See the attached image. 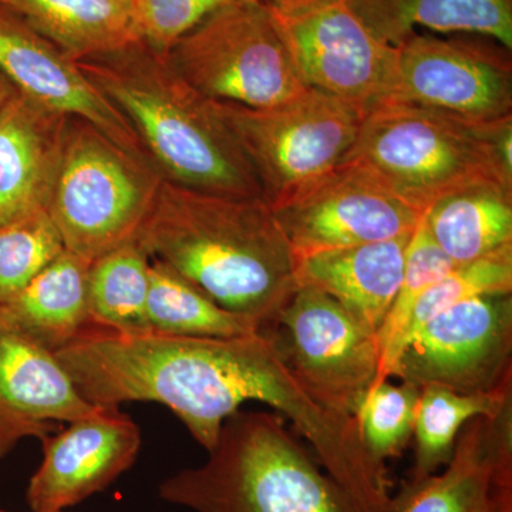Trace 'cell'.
<instances>
[{
	"label": "cell",
	"instance_id": "cell-1",
	"mask_svg": "<svg viewBox=\"0 0 512 512\" xmlns=\"http://www.w3.org/2000/svg\"><path fill=\"white\" fill-rule=\"evenodd\" d=\"M87 402L164 404L210 451L224 421L245 402L284 409L292 376L271 339L124 336L93 326L55 353Z\"/></svg>",
	"mask_w": 512,
	"mask_h": 512
},
{
	"label": "cell",
	"instance_id": "cell-7",
	"mask_svg": "<svg viewBox=\"0 0 512 512\" xmlns=\"http://www.w3.org/2000/svg\"><path fill=\"white\" fill-rule=\"evenodd\" d=\"M164 57L192 89L220 103L264 109L308 89L262 0L218 9Z\"/></svg>",
	"mask_w": 512,
	"mask_h": 512
},
{
	"label": "cell",
	"instance_id": "cell-20",
	"mask_svg": "<svg viewBox=\"0 0 512 512\" xmlns=\"http://www.w3.org/2000/svg\"><path fill=\"white\" fill-rule=\"evenodd\" d=\"M92 261L64 249L15 298L0 305V326L56 353L93 328L87 301Z\"/></svg>",
	"mask_w": 512,
	"mask_h": 512
},
{
	"label": "cell",
	"instance_id": "cell-6",
	"mask_svg": "<svg viewBox=\"0 0 512 512\" xmlns=\"http://www.w3.org/2000/svg\"><path fill=\"white\" fill-rule=\"evenodd\" d=\"M161 184L147 160L67 117L46 212L64 248L93 262L136 239Z\"/></svg>",
	"mask_w": 512,
	"mask_h": 512
},
{
	"label": "cell",
	"instance_id": "cell-26",
	"mask_svg": "<svg viewBox=\"0 0 512 512\" xmlns=\"http://www.w3.org/2000/svg\"><path fill=\"white\" fill-rule=\"evenodd\" d=\"M512 403V389L461 394L440 387L421 389L414 417L416 456L410 480L417 485L446 466L461 429L474 417L494 416Z\"/></svg>",
	"mask_w": 512,
	"mask_h": 512
},
{
	"label": "cell",
	"instance_id": "cell-25",
	"mask_svg": "<svg viewBox=\"0 0 512 512\" xmlns=\"http://www.w3.org/2000/svg\"><path fill=\"white\" fill-rule=\"evenodd\" d=\"M147 318L151 332L191 338H238L259 332L254 323L225 311L171 266L151 258Z\"/></svg>",
	"mask_w": 512,
	"mask_h": 512
},
{
	"label": "cell",
	"instance_id": "cell-5",
	"mask_svg": "<svg viewBox=\"0 0 512 512\" xmlns=\"http://www.w3.org/2000/svg\"><path fill=\"white\" fill-rule=\"evenodd\" d=\"M343 161L362 165L426 214L434 202L470 185L498 183L512 190V116L470 120L384 101L366 114Z\"/></svg>",
	"mask_w": 512,
	"mask_h": 512
},
{
	"label": "cell",
	"instance_id": "cell-30",
	"mask_svg": "<svg viewBox=\"0 0 512 512\" xmlns=\"http://www.w3.org/2000/svg\"><path fill=\"white\" fill-rule=\"evenodd\" d=\"M420 390L409 384L384 380L372 390L356 413L360 436L367 450L384 461L402 456L413 439L414 417Z\"/></svg>",
	"mask_w": 512,
	"mask_h": 512
},
{
	"label": "cell",
	"instance_id": "cell-8",
	"mask_svg": "<svg viewBox=\"0 0 512 512\" xmlns=\"http://www.w3.org/2000/svg\"><path fill=\"white\" fill-rule=\"evenodd\" d=\"M214 103L271 208L335 170L355 144L366 116L353 104L313 87L264 109Z\"/></svg>",
	"mask_w": 512,
	"mask_h": 512
},
{
	"label": "cell",
	"instance_id": "cell-22",
	"mask_svg": "<svg viewBox=\"0 0 512 512\" xmlns=\"http://www.w3.org/2000/svg\"><path fill=\"white\" fill-rule=\"evenodd\" d=\"M367 28L399 47L417 28L490 37L512 49V0H349Z\"/></svg>",
	"mask_w": 512,
	"mask_h": 512
},
{
	"label": "cell",
	"instance_id": "cell-11",
	"mask_svg": "<svg viewBox=\"0 0 512 512\" xmlns=\"http://www.w3.org/2000/svg\"><path fill=\"white\" fill-rule=\"evenodd\" d=\"M511 295L477 296L434 316L406 343L392 377L417 390L512 389Z\"/></svg>",
	"mask_w": 512,
	"mask_h": 512
},
{
	"label": "cell",
	"instance_id": "cell-27",
	"mask_svg": "<svg viewBox=\"0 0 512 512\" xmlns=\"http://www.w3.org/2000/svg\"><path fill=\"white\" fill-rule=\"evenodd\" d=\"M456 266L434 242L424 220H421L407 245L402 285L382 328L377 332L380 366L372 390L392 377L393 367L403 349L414 306L419 302L421 295Z\"/></svg>",
	"mask_w": 512,
	"mask_h": 512
},
{
	"label": "cell",
	"instance_id": "cell-24",
	"mask_svg": "<svg viewBox=\"0 0 512 512\" xmlns=\"http://www.w3.org/2000/svg\"><path fill=\"white\" fill-rule=\"evenodd\" d=\"M151 256L133 239L90 264L87 301L97 328L124 336L151 333L147 318Z\"/></svg>",
	"mask_w": 512,
	"mask_h": 512
},
{
	"label": "cell",
	"instance_id": "cell-21",
	"mask_svg": "<svg viewBox=\"0 0 512 512\" xmlns=\"http://www.w3.org/2000/svg\"><path fill=\"white\" fill-rule=\"evenodd\" d=\"M73 60L140 43L133 0H0Z\"/></svg>",
	"mask_w": 512,
	"mask_h": 512
},
{
	"label": "cell",
	"instance_id": "cell-32",
	"mask_svg": "<svg viewBox=\"0 0 512 512\" xmlns=\"http://www.w3.org/2000/svg\"><path fill=\"white\" fill-rule=\"evenodd\" d=\"M16 94V89L13 84L6 79L5 74L0 72V113L5 109L6 104Z\"/></svg>",
	"mask_w": 512,
	"mask_h": 512
},
{
	"label": "cell",
	"instance_id": "cell-12",
	"mask_svg": "<svg viewBox=\"0 0 512 512\" xmlns=\"http://www.w3.org/2000/svg\"><path fill=\"white\" fill-rule=\"evenodd\" d=\"M272 211L296 262L413 234L424 217L376 175L346 161Z\"/></svg>",
	"mask_w": 512,
	"mask_h": 512
},
{
	"label": "cell",
	"instance_id": "cell-31",
	"mask_svg": "<svg viewBox=\"0 0 512 512\" xmlns=\"http://www.w3.org/2000/svg\"><path fill=\"white\" fill-rule=\"evenodd\" d=\"M238 0H133L141 43L165 56L171 46L218 9Z\"/></svg>",
	"mask_w": 512,
	"mask_h": 512
},
{
	"label": "cell",
	"instance_id": "cell-3",
	"mask_svg": "<svg viewBox=\"0 0 512 512\" xmlns=\"http://www.w3.org/2000/svg\"><path fill=\"white\" fill-rule=\"evenodd\" d=\"M77 64L126 121L164 183L264 200L251 164L214 101L185 83L164 56L140 42Z\"/></svg>",
	"mask_w": 512,
	"mask_h": 512
},
{
	"label": "cell",
	"instance_id": "cell-17",
	"mask_svg": "<svg viewBox=\"0 0 512 512\" xmlns=\"http://www.w3.org/2000/svg\"><path fill=\"white\" fill-rule=\"evenodd\" d=\"M87 402L55 353L0 326V460L20 440H43L57 423L92 416Z\"/></svg>",
	"mask_w": 512,
	"mask_h": 512
},
{
	"label": "cell",
	"instance_id": "cell-29",
	"mask_svg": "<svg viewBox=\"0 0 512 512\" xmlns=\"http://www.w3.org/2000/svg\"><path fill=\"white\" fill-rule=\"evenodd\" d=\"M498 293H512V245L471 264L457 265L427 288L414 306L403 348L430 319L451 306Z\"/></svg>",
	"mask_w": 512,
	"mask_h": 512
},
{
	"label": "cell",
	"instance_id": "cell-13",
	"mask_svg": "<svg viewBox=\"0 0 512 512\" xmlns=\"http://www.w3.org/2000/svg\"><path fill=\"white\" fill-rule=\"evenodd\" d=\"M507 49L414 33L397 47L389 101L416 104L470 120L512 116Z\"/></svg>",
	"mask_w": 512,
	"mask_h": 512
},
{
	"label": "cell",
	"instance_id": "cell-28",
	"mask_svg": "<svg viewBox=\"0 0 512 512\" xmlns=\"http://www.w3.org/2000/svg\"><path fill=\"white\" fill-rule=\"evenodd\" d=\"M64 249L46 210L0 225V305L23 291Z\"/></svg>",
	"mask_w": 512,
	"mask_h": 512
},
{
	"label": "cell",
	"instance_id": "cell-9",
	"mask_svg": "<svg viewBox=\"0 0 512 512\" xmlns=\"http://www.w3.org/2000/svg\"><path fill=\"white\" fill-rule=\"evenodd\" d=\"M265 3L306 86L365 114L390 100L397 47L367 28L349 0Z\"/></svg>",
	"mask_w": 512,
	"mask_h": 512
},
{
	"label": "cell",
	"instance_id": "cell-2",
	"mask_svg": "<svg viewBox=\"0 0 512 512\" xmlns=\"http://www.w3.org/2000/svg\"><path fill=\"white\" fill-rule=\"evenodd\" d=\"M163 261L225 311L274 328L298 289L295 255L262 198H231L164 183L138 231Z\"/></svg>",
	"mask_w": 512,
	"mask_h": 512
},
{
	"label": "cell",
	"instance_id": "cell-23",
	"mask_svg": "<svg viewBox=\"0 0 512 512\" xmlns=\"http://www.w3.org/2000/svg\"><path fill=\"white\" fill-rule=\"evenodd\" d=\"M431 238L456 265L512 245V190L480 183L434 202L423 217Z\"/></svg>",
	"mask_w": 512,
	"mask_h": 512
},
{
	"label": "cell",
	"instance_id": "cell-19",
	"mask_svg": "<svg viewBox=\"0 0 512 512\" xmlns=\"http://www.w3.org/2000/svg\"><path fill=\"white\" fill-rule=\"evenodd\" d=\"M412 235L306 256L296 266L298 285L326 293L377 333L402 285Z\"/></svg>",
	"mask_w": 512,
	"mask_h": 512
},
{
	"label": "cell",
	"instance_id": "cell-10",
	"mask_svg": "<svg viewBox=\"0 0 512 512\" xmlns=\"http://www.w3.org/2000/svg\"><path fill=\"white\" fill-rule=\"evenodd\" d=\"M269 338L320 403L356 417L379 373L377 333L312 286H298Z\"/></svg>",
	"mask_w": 512,
	"mask_h": 512
},
{
	"label": "cell",
	"instance_id": "cell-14",
	"mask_svg": "<svg viewBox=\"0 0 512 512\" xmlns=\"http://www.w3.org/2000/svg\"><path fill=\"white\" fill-rule=\"evenodd\" d=\"M42 443L43 461L30 478L26 503L32 512H57L101 493L130 470L141 431L120 407H100Z\"/></svg>",
	"mask_w": 512,
	"mask_h": 512
},
{
	"label": "cell",
	"instance_id": "cell-33",
	"mask_svg": "<svg viewBox=\"0 0 512 512\" xmlns=\"http://www.w3.org/2000/svg\"><path fill=\"white\" fill-rule=\"evenodd\" d=\"M262 2H268V3H289V2H293V0H262Z\"/></svg>",
	"mask_w": 512,
	"mask_h": 512
},
{
	"label": "cell",
	"instance_id": "cell-4",
	"mask_svg": "<svg viewBox=\"0 0 512 512\" xmlns=\"http://www.w3.org/2000/svg\"><path fill=\"white\" fill-rule=\"evenodd\" d=\"M285 420L231 414L208 460L164 480L161 500L194 512H360Z\"/></svg>",
	"mask_w": 512,
	"mask_h": 512
},
{
	"label": "cell",
	"instance_id": "cell-18",
	"mask_svg": "<svg viewBox=\"0 0 512 512\" xmlns=\"http://www.w3.org/2000/svg\"><path fill=\"white\" fill-rule=\"evenodd\" d=\"M66 120L19 92L0 113V225L46 210Z\"/></svg>",
	"mask_w": 512,
	"mask_h": 512
},
{
	"label": "cell",
	"instance_id": "cell-15",
	"mask_svg": "<svg viewBox=\"0 0 512 512\" xmlns=\"http://www.w3.org/2000/svg\"><path fill=\"white\" fill-rule=\"evenodd\" d=\"M0 72L16 92L39 106L90 123L124 150L147 160L131 128L84 76L76 60L3 5Z\"/></svg>",
	"mask_w": 512,
	"mask_h": 512
},
{
	"label": "cell",
	"instance_id": "cell-34",
	"mask_svg": "<svg viewBox=\"0 0 512 512\" xmlns=\"http://www.w3.org/2000/svg\"><path fill=\"white\" fill-rule=\"evenodd\" d=\"M0 512H9V511L0 510ZM57 512H64V511H57Z\"/></svg>",
	"mask_w": 512,
	"mask_h": 512
},
{
	"label": "cell",
	"instance_id": "cell-16",
	"mask_svg": "<svg viewBox=\"0 0 512 512\" xmlns=\"http://www.w3.org/2000/svg\"><path fill=\"white\" fill-rule=\"evenodd\" d=\"M394 497L399 512H512V404L468 421L446 466Z\"/></svg>",
	"mask_w": 512,
	"mask_h": 512
}]
</instances>
